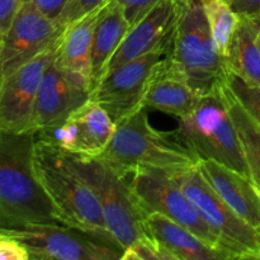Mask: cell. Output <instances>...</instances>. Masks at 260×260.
I'll use <instances>...</instances> for the list:
<instances>
[{
	"instance_id": "obj_20",
	"label": "cell",
	"mask_w": 260,
	"mask_h": 260,
	"mask_svg": "<svg viewBox=\"0 0 260 260\" xmlns=\"http://www.w3.org/2000/svg\"><path fill=\"white\" fill-rule=\"evenodd\" d=\"M104 4L63 28L57 56H56V62L61 68L85 76L89 80H90V56L94 30Z\"/></svg>"
},
{
	"instance_id": "obj_11",
	"label": "cell",
	"mask_w": 260,
	"mask_h": 260,
	"mask_svg": "<svg viewBox=\"0 0 260 260\" xmlns=\"http://www.w3.org/2000/svg\"><path fill=\"white\" fill-rule=\"evenodd\" d=\"M60 41L9 75L2 78L0 132L35 134L33 114L38 91L46 70L57 56Z\"/></svg>"
},
{
	"instance_id": "obj_25",
	"label": "cell",
	"mask_w": 260,
	"mask_h": 260,
	"mask_svg": "<svg viewBox=\"0 0 260 260\" xmlns=\"http://www.w3.org/2000/svg\"><path fill=\"white\" fill-rule=\"evenodd\" d=\"M172 260L169 254L149 235L141 236L122 251L121 260Z\"/></svg>"
},
{
	"instance_id": "obj_26",
	"label": "cell",
	"mask_w": 260,
	"mask_h": 260,
	"mask_svg": "<svg viewBox=\"0 0 260 260\" xmlns=\"http://www.w3.org/2000/svg\"><path fill=\"white\" fill-rule=\"evenodd\" d=\"M107 2L108 0H70L69 4L66 5L65 10L62 12V14L57 19V23L61 27L65 28L71 22L84 17L89 12L101 7L102 4Z\"/></svg>"
},
{
	"instance_id": "obj_1",
	"label": "cell",
	"mask_w": 260,
	"mask_h": 260,
	"mask_svg": "<svg viewBox=\"0 0 260 260\" xmlns=\"http://www.w3.org/2000/svg\"><path fill=\"white\" fill-rule=\"evenodd\" d=\"M35 134H0V229L63 225L35 168Z\"/></svg>"
},
{
	"instance_id": "obj_28",
	"label": "cell",
	"mask_w": 260,
	"mask_h": 260,
	"mask_svg": "<svg viewBox=\"0 0 260 260\" xmlns=\"http://www.w3.org/2000/svg\"><path fill=\"white\" fill-rule=\"evenodd\" d=\"M116 2L123 7L127 19L129 20L131 25H134L161 0H116Z\"/></svg>"
},
{
	"instance_id": "obj_27",
	"label": "cell",
	"mask_w": 260,
	"mask_h": 260,
	"mask_svg": "<svg viewBox=\"0 0 260 260\" xmlns=\"http://www.w3.org/2000/svg\"><path fill=\"white\" fill-rule=\"evenodd\" d=\"M0 259L30 260V256L24 244L8 234L0 233Z\"/></svg>"
},
{
	"instance_id": "obj_29",
	"label": "cell",
	"mask_w": 260,
	"mask_h": 260,
	"mask_svg": "<svg viewBox=\"0 0 260 260\" xmlns=\"http://www.w3.org/2000/svg\"><path fill=\"white\" fill-rule=\"evenodd\" d=\"M22 4L23 0H0V36L10 27Z\"/></svg>"
},
{
	"instance_id": "obj_19",
	"label": "cell",
	"mask_w": 260,
	"mask_h": 260,
	"mask_svg": "<svg viewBox=\"0 0 260 260\" xmlns=\"http://www.w3.org/2000/svg\"><path fill=\"white\" fill-rule=\"evenodd\" d=\"M131 23L123 7L116 0H108L102 9L94 30L90 56L91 89L101 81L111 58L128 33Z\"/></svg>"
},
{
	"instance_id": "obj_17",
	"label": "cell",
	"mask_w": 260,
	"mask_h": 260,
	"mask_svg": "<svg viewBox=\"0 0 260 260\" xmlns=\"http://www.w3.org/2000/svg\"><path fill=\"white\" fill-rule=\"evenodd\" d=\"M144 226L172 260H228L236 259L229 251L210 245L205 240L175 221L160 215L145 216Z\"/></svg>"
},
{
	"instance_id": "obj_12",
	"label": "cell",
	"mask_w": 260,
	"mask_h": 260,
	"mask_svg": "<svg viewBox=\"0 0 260 260\" xmlns=\"http://www.w3.org/2000/svg\"><path fill=\"white\" fill-rule=\"evenodd\" d=\"M63 27L35 4L23 2L12 24L0 36V78L9 75L57 43Z\"/></svg>"
},
{
	"instance_id": "obj_4",
	"label": "cell",
	"mask_w": 260,
	"mask_h": 260,
	"mask_svg": "<svg viewBox=\"0 0 260 260\" xmlns=\"http://www.w3.org/2000/svg\"><path fill=\"white\" fill-rule=\"evenodd\" d=\"M223 84L201 96L190 113L178 118L174 134L198 160H215L251 178Z\"/></svg>"
},
{
	"instance_id": "obj_10",
	"label": "cell",
	"mask_w": 260,
	"mask_h": 260,
	"mask_svg": "<svg viewBox=\"0 0 260 260\" xmlns=\"http://www.w3.org/2000/svg\"><path fill=\"white\" fill-rule=\"evenodd\" d=\"M19 240L32 260H121L122 250L78 229L57 223L0 229Z\"/></svg>"
},
{
	"instance_id": "obj_2",
	"label": "cell",
	"mask_w": 260,
	"mask_h": 260,
	"mask_svg": "<svg viewBox=\"0 0 260 260\" xmlns=\"http://www.w3.org/2000/svg\"><path fill=\"white\" fill-rule=\"evenodd\" d=\"M147 109L142 107L116 123L108 146L96 157L123 178L139 169L174 173L197 167L198 157L174 132H160L150 124Z\"/></svg>"
},
{
	"instance_id": "obj_18",
	"label": "cell",
	"mask_w": 260,
	"mask_h": 260,
	"mask_svg": "<svg viewBox=\"0 0 260 260\" xmlns=\"http://www.w3.org/2000/svg\"><path fill=\"white\" fill-rule=\"evenodd\" d=\"M169 55L155 71L145 96L144 106L180 118L196 108L201 95L175 69Z\"/></svg>"
},
{
	"instance_id": "obj_9",
	"label": "cell",
	"mask_w": 260,
	"mask_h": 260,
	"mask_svg": "<svg viewBox=\"0 0 260 260\" xmlns=\"http://www.w3.org/2000/svg\"><path fill=\"white\" fill-rule=\"evenodd\" d=\"M172 45L173 38L146 55L108 71L91 89V101L106 109L116 123L141 109L150 81L172 51Z\"/></svg>"
},
{
	"instance_id": "obj_8",
	"label": "cell",
	"mask_w": 260,
	"mask_h": 260,
	"mask_svg": "<svg viewBox=\"0 0 260 260\" xmlns=\"http://www.w3.org/2000/svg\"><path fill=\"white\" fill-rule=\"evenodd\" d=\"M128 184L144 216L160 213L187 228L210 245L226 250L220 238L201 217L189 198L175 182L172 173L157 169H139L132 173Z\"/></svg>"
},
{
	"instance_id": "obj_23",
	"label": "cell",
	"mask_w": 260,
	"mask_h": 260,
	"mask_svg": "<svg viewBox=\"0 0 260 260\" xmlns=\"http://www.w3.org/2000/svg\"><path fill=\"white\" fill-rule=\"evenodd\" d=\"M212 37L218 51L228 57L229 45L239 23V15L228 0H202Z\"/></svg>"
},
{
	"instance_id": "obj_5",
	"label": "cell",
	"mask_w": 260,
	"mask_h": 260,
	"mask_svg": "<svg viewBox=\"0 0 260 260\" xmlns=\"http://www.w3.org/2000/svg\"><path fill=\"white\" fill-rule=\"evenodd\" d=\"M169 58L201 96L225 83L228 61L216 46L202 0H182Z\"/></svg>"
},
{
	"instance_id": "obj_31",
	"label": "cell",
	"mask_w": 260,
	"mask_h": 260,
	"mask_svg": "<svg viewBox=\"0 0 260 260\" xmlns=\"http://www.w3.org/2000/svg\"><path fill=\"white\" fill-rule=\"evenodd\" d=\"M238 15L260 17V0H228Z\"/></svg>"
},
{
	"instance_id": "obj_13",
	"label": "cell",
	"mask_w": 260,
	"mask_h": 260,
	"mask_svg": "<svg viewBox=\"0 0 260 260\" xmlns=\"http://www.w3.org/2000/svg\"><path fill=\"white\" fill-rule=\"evenodd\" d=\"M116 122L98 103L89 99L58 126L36 132V139L58 147L66 154L98 156L106 150Z\"/></svg>"
},
{
	"instance_id": "obj_15",
	"label": "cell",
	"mask_w": 260,
	"mask_h": 260,
	"mask_svg": "<svg viewBox=\"0 0 260 260\" xmlns=\"http://www.w3.org/2000/svg\"><path fill=\"white\" fill-rule=\"evenodd\" d=\"M180 7L182 0H161L145 17L131 25L119 48L107 65L104 75L172 40L179 19Z\"/></svg>"
},
{
	"instance_id": "obj_24",
	"label": "cell",
	"mask_w": 260,
	"mask_h": 260,
	"mask_svg": "<svg viewBox=\"0 0 260 260\" xmlns=\"http://www.w3.org/2000/svg\"><path fill=\"white\" fill-rule=\"evenodd\" d=\"M225 85L241 107L260 124V85L248 83L231 70L226 73Z\"/></svg>"
},
{
	"instance_id": "obj_30",
	"label": "cell",
	"mask_w": 260,
	"mask_h": 260,
	"mask_svg": "<svg viewBox=\"0 0 260 260\" xmlns=\"http://www.w3.org/2000/svg\"><path fill=\"white\" fill-rule=\"evenodd\" d=\"M23 2H30L35 4L46 17L57 22L60 15L65 10L66 5L70 0H23Z\"/></svg>"
},
{
	"instance_id": "obj_14",
	"label": "cell",
	"mask_w": 260,
	"mask_h": 260,
	"mask_svg": "<svg viewBox=\"0 0 260 260\" xmlns=\"http://www.w3.org/2000/svg\"><path fill=\"white\" fill-rule=\"evenodd\" d=\"M90 93L91 84L88 78L61 68L55 58L41 83L33 114V132L65 122L90 99Z\"/></svg>"
},
{
	"instance_id": "obj_7",
	"label": "cell",
	"mask_w": 260,
	"mask_h": 260,
	"mask_svg": "<svg viewBox=\"0 0 260 260\" xmlns=\"http://www.w3.org/2000/svg\"><path fill=\"white\" fill-rule=\"evenodd\" d=\"M172 175L226 250L236 259H260V234L229 207L197 167Z\"/></svg>"
},
{
	"instance_id": "obj_22",
	"label": "cell",
	"mask_w": 260,
	"mask_h": 260,
	"mask_svg": "<svg viewBox=\"0 0 260 260\" xmlns=\"http://www.w3.org/2000/svg\"><path fill=\"white\" fill-rule=\"evenodd\" d=\"M229 109L239 132L250 175L260 189V124L241 107L223 84Z\"/></svg>"
},
{
	"instance_id": "obj_21",
	"label": "cell",
	"mask_w": 260,
	"mask_h": 260,
	"mask_svg": "<svg viewBox=\"0 0 260 260\" xmlns=\"http://www.w3.org/2000/svg\"><path fill=\"white\" fill-rule=\"evenodd\" d=\"M239 17L229 45L228 68L248 83L260 85V17Z\"/></svg>"
},
{
	"instance_id": "obj_6",
	"label": "cell",
	"mask_w": 260,
	"mask_h": 260,
	"mask_svg": "<svg viewBox=\"0 0 260 260\" xmlns=\"http://www.w3.org/2000/svg\"><path fill=\"white\" fill-rule=\"evenodd\" d=\"M66 156L95 194L107 229L122 251L146 235L145 216L126 178L117 174L106 161L96 156L71 154H66Z\"/></svg>"
},
{
	"instance_id": "obj_3",
	"label": "cell",
	"mask_w": 260,
	"mask_h": 260,
	"mask_svg": "<svg viewBox=\"0 0 260 260\" xmlns=\"http://www.w3.org/2000/svg\"><path fill=\"white\" fill-rule=\"evenodd\" d=\"M35 168L63 225L117 246L95 194L62 150L36 139Z\"/></svg>"
},
{
	"instance_id": "obj_16",
	"label": "cell",
	"mask_w": 260,
	"mask_h": 260,
	"mask_svg": "<svg viewBox=\"0 0 260 260\" xmlns=\"http://www.w3.org/2000/svg\"><path fill=\"white\" fill-rule=\"evenodd\" d=\"M197 168L229 207L260 234V189L256 183L215 160H200Z\"/></svg>"
}]
</instances>
